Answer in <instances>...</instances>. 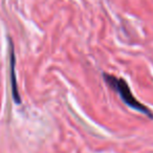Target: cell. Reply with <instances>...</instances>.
<instances>
[{"instance_id": "obj_1", "label": "cell", "mask_w": 153, "mask_h": 153, "mask_svg": "<svg viewBox=\"0 0 153 153\" xmlns=\"http://www.w3.org/2000/svg\"><path fill=\"white\" fill-rule=\"evenodd\" d=\"M103 78H104V81L106 82L107 86H109L111 89L114 90L120 96V98L122 99V101L127 106H129L130 108L134 109V110L138 111V112L143 113V114L152 119L153 113L151 112V110L148 107L145 106L144 104H142L134 97V94H132L131 89H130L129 85H128V83L125 80L122 79V78H119V76H113L111 74H107V72L103 74Z\"/></svg>"}, {"instance_id": "obj_2", "label": "cell", "mask_w": 153, "mask_h": 153, "mask_svg": "<svg viewBox=\"0 0 153 153\" xmlns=\"http://www.w3.org/2000/svg\"><path fill=\"white\" fill-rule=\"evenodd\" d=\"M9 74H10V83H11L12 97L17 104L21 103L19 90L17 85V78H16V55L14 51V44L12 39H9Z\"/></svg>"}]
</instances>
